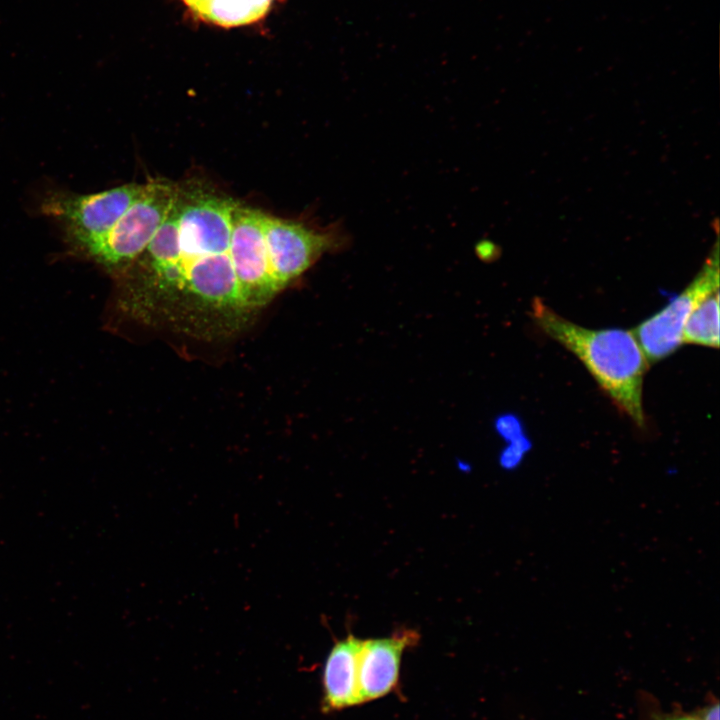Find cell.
<instances>
[{
    "label": "cell",
    "mask_w": 720,
    "mask_h": 720,
    "mask_svg": "<svg viewBox=\"0 0 720 720\" xmlns=\"http://www.w3.org/2000/svg\"><path fill=\"white\" fill-rule=\"evenodd\" d=\"M531 314L546 335L585 365L618 409L637 426L645 425L643 381L649 361L633 331L582 327L557 314L538 297L532 302Z\"/></svg>",
    "instance_id": "cell-1"
},
{
    "label": "cell",
    "mask_w": 720,
    "mask_h": 720,
    "mask_svg": "<svg viewBox=\"0 0 720 720\" xmlns=\"http://www.w3.org/2000/svg\"><path fill=\"white\" fill-rule=\"evenodd\" d=\"M145 184L130 183L93 194L53 192L41 204V211L63 227L69 247L82 256L99 245Z\"/></svg>",
    "instance_id": "cell-2"
},
{
    "label": "cell",
    "mask_w": 720,
    "mask_h": 720,
    "mask_svg": "<svg viewBox=\"0 0 720 720\" xmlns=\"http://www.w3.org/2000/svg\"><path fill=\"white\" fill-rule=\"evenodd\" d=\"M177 190L178 185L163 179L146 183L139 197L87 258L116 275L124 271L164 222Z\"/></svg>",
    "instance_id": "cell-3"
},
{
    "label": "cell",
    "mask_w": 720,
    "mask_h": 720,
    "mask_svg": "<svg viewBox=\"0 0 720 720\" xmlns=\"http://www.w3.org/2000/svg\"><path fill=\"white\" fill-rule=\"evenodd\" d=\"M264 213L236 204L232 213L230 254L242 292L257 314L284 287L271 266L263 227Z\"/></svg>",
    "instance_id": "cell-4"
},
{
    "label": "cell",
    "mask_w": 720,
    "mask_h": 720,
    "mask_svg": "<svg viewBox=\"0 0 720 720\" xmlns=\"http://www.w3.org/2000/svg\"><path fill=\"white\" fill-rule=\"evenodd\" d=\"M263 227L271 266L284 289L324 253L337 250L347 241L335 225L319 229L264 214Z\"/></svg>",
    "instance_id": "cell-5"
},
{
    "label": "cell",
    "mask_w": 720,
    "mask_h": 720,
    "mask_svg": "<svg viewBox=\"0 0 720 720\" xmlns=\"http://www.w3.org/2000/svg\"><path fill=\"white\" fill-rule=\"evenodd\" d=\"M718 249L686 289L633 331L649 362L661 360L682 344L683 327L696 307L718 291Z\"/></svg>",
    "instance_id": "cell-6"
},
{
    "label": "cell",
    "mask_w": 720,
    "mask_h": 720,
    "mask_svg": "<svg viewBox=\"0 0 720 720\" xmlns=\"http://www.w3.org/2000/svg\"><path fill=\"white\" fill-rule=\"evenodd\" d=\"M418 640L412 630H401L388 638L362 642L358 680L362 704L388 695L397 687L404 650Z\"/></svg>",
    "instance_id": "cell-7"
},
{
    "label": "cell",
    "mask_w": 720,
    "mask_h": 720,
    "mask_svg": "<svg viewBox=\"0 0 720 720\" xmlns=\"http://www.w3.org/2000/svg\"><path fill=\"white\" fill-rule=\"evenodd\" d=\"M362 640L353 635L337 641L329 652L322 672V710L339 711L362 704L358 663Z\"/></svg>",
    "instance_id": "cell-8"
},
{
    "label": "cell",
    "mask_w": 720,
    "mask_h": 720,
    "mask_svg": "<svg viewBox=\"0 0 720 720\" xmlns=\"http://www.w3.org/2000/svg\"><path fill=\"white\" fill-rule=\"evenodd\" d=\"M271 3L272 0H210L194 14L223 27H234L257 21Z\"/></svg>",
    "instance_id": "cell-9"
},
{
    "label": "cell",
    "mask_w": 720,
    "mask_h": 720,
    "mask_svg": "<svg viewBox=\"0 0 720 720\" xmlns=\"http://www.w3.org/2000/svg\"><path fill=\"white\" fill-rule=\"evenodd\" d=\"M719 347V292L705 298L691 313L682 330V344Z\"/></svg>",
    "instance_id": "cell-10"
},
{
    "label": "cell",
    "mask_w": 720,
    "mask_h": 720,
    "mask_svg": "<svg viewBox=\"0 0 720 720\" xmlns=\"http://www.w3.org/2000/svg\"><path fill=\"white\" fill-rule=\"evenodd\" d=\"M528 444L526 440L515 439L513 444L507 448L501 457V463L504 467H514L523 456V453L527 450Z\"/></svg>",
    "instance_id": "cell-11"
},
{
    "label": "cell",
    "mask_w": 720,
    "mask_h": 720,
    "mask_svg": "<svg viewBox=\"0 0 720 720\" xmlns=\"http://www.w3.org/2000/svg\"><path fill=\"white\" fill-rule=\"evenodd\" d=\"M647 720H699L696 714H687L683 712L662 713L654 711Z\"/></svg>",
    "instance_id": "cell-12"
},
{
    "label": "cell",
    "mask_w": 720,
    "mask_h": 720,
    "mask_svg": "<svg viewBox=\"0 0 720 720\" xmlns=\"http://www.w3.org/2000/svg\"><path fill=\"white\" fill-rule=\"evenodd\" d=\"M695 714L699 720H719V704L711 703Z\"/></svg>",
    "instance_id": "cell-13"
},
{
    "label": "cell",
    "mask_w": 720,
    "mask_h": 720,
    "mask_svg": "<svg viewBox=\"0 0 720 720\" xmlns=\"http://www.w3.org/2000/svg\"><path fill=\"white\" fill-rule=\"evenodd\" d=\"M210 0H184L186 5L195 13L199 8Z\"/></svg>",
    "instance_id": "cell-14"
}]
</instances>
